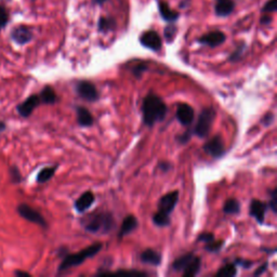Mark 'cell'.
<instances>
[{"instance_id": "obj_32", "label": "cell", "mask_w": 277, "mask_h": 277, "mask_svg": "<svg viewBox=\"0 0 277 277\" xmlns=\"http://www.w3.org/2000/svg\"><path fill=\"white\" fill-rule=\"evenodd\" d=\"M8 21H9L8 10L5 7L0 6V30L5 27V26L8 24Z\"/></svg>"}, {"instance_id": "obj_11", "label": "cell", "mask_w": 277, "mask_h": 277, "mask_svg": "<svg viewBox=\"0 0 277 277\" xmlns=\"http://www.w3.org/2000/svg\"><path fill=\"white\" fill-rule=\"evenodd\" d=\"M177 119L183 126H190L194 120V109L186 103L179 104L177 108Z\"/></svg>"}, {"instance_id": "obj_27", "label": "cell", "mask_w": 277, "mask_h": 277, "mask_svg": "<svg viewBox=\"0 0 277 277\" xmlns=\"http://www.w3.org/2000/svg\"><path fill=\"white\" fill-rule=\"evenodd\" d=\"M153 222L155 225H157V227L160 228L168 227L170 224V216L161 211H157L153 216Z\"/></svg>"}, {"instance_id": "obj_40", "label": "cell", "mask_w": 277, "mask_h": 277, "mask_svg": "<svg viewBox=\"0 0 277 277\" xmlns=\"http://www.w3.org/2000/svg\"><path fill=\"white\" fill-rule=\"evenodd\" d=\"M271 22H272L271 13H263L261 19H260V24H262V25H268Z\"/></svg>"}, {"instance_id": "obj_45", "label": "cell", "mask_w": 277, "mask_h": 277, "mask_svg": "<svg viewBox=\"0 0 277 277\" xmlns=\"http://www.w3.org/2000/svg\"><path fill=\"white\" fill-rule=\"evenodd\" d=\"M107 2V0H92L93 5H98V6H102Z\"/></svg>"}, {"instance_id": "obj_44", "label": "cell", "mask_w": 277, "mask_h": 277, "mask_svg": "<svg viewBox=\"0 0 277 277\" xmlns=\"http://www.w3.org/2000/svg\"><path fill=\"white\" fill-rule=\"evenodd\" d=\"M159 168L164 171V172H167L168 170L171 169V164L170 163H167V162H161L159 163Z\"/></svg>"}, {"instance_id": "obj_34", "label": "cell", "mask_w": 277, "mask_h": 277, "mask_svg": "<svg viewBox=\"0 0 277 277\" xmlns=\"http://www.w3.org/2000/svg\"><path fill=\"white\" fill-rule=\"evenodd\" d=\"M147 71V65L145 63H138L137 65H135L132 69V73L136 78H140L144 72Z\"/></svg>"}, {"instance_id": "obj_23", "label": "cell", "mask_w": 277, "mask_h": 277, "mask_svg": "<svg viewBox=\"0 0 277 277\" xmlns=\"http://www.w3.org/2000/svg\"><path fill=\"white\" fill-rule=\"evenodd\" d=\"M98 29L101 33H108L116 29V21L110 16L100 17L98 23Z\"/></svg>"}, {"instance_id": "obj_12", "label": "cell", "mask_w": 277, "mask_h": 277, "mask_svg": "<svg viewBox=\"0 0 277 277\" xmlns=\"http://www.w3.org/2000/svg\"><path fill=\"white\" fill-rule=\"evenodd\" d=\"M41 103L39 95L37 94H33L30 98L26 99L23 103H21L19 106H17V112L19 114L23 117H29L32 115V113L34 109L36 108L39 104Z\"/></svg>"}, {"instance_id": "obj_47", "label": "cell", "mask_w": 277, "mask_h": 277, "mask_svg": "<svg viewBox=\"0 0 277 277\" xmlns=\"http://www.w3.org/2000/svg\"><path fill=\"white\" fill-rule=\"evenodd\" d=\"M5 128H6V125L3 123V121L2 120H0V132H2V131H4V130H5Z\"/></svg>"}, {"instance_id": "obj_18", "label": "cell", "mask_w": 277, "mask_h": 277, "mask_svg": "<svg viewBox=\"0 0 277 277\" xmlns=\"http://www.w3.org/2000/svg\"><path fill=\"white\" fill-rule=\"evenodd\" d=\"M77 112V123L81 127H91L94 124V118L90 110L84 106H78Z\"/></svg>"}, {"instance_id": "obj_9", "label": "cell", "mask_w": 277, "mask_h": 277, "mask_svg": "<svg viewBox=\"0 0 277 277\" xmlns=\"http://www.w3.org/2000/svg\"><path fill=\"white\" fill-rule=\"evenodd\" d=\"M179 201V192L178 190H172V192L166 194L160 198L158 203V211H161L170 215V213L175 210V208Z\"/></svg>"}, {"instance_id": "obj_30", "label": "cell", "mask_w": 277, "mask_h": 277, "mask_svg": "<svg viewBox=\"0 0 277 277\" xmlns=\"http://www.w3.org/2000/svg\"><path fill=\"white\" fill-rule=\"evenodd\" d=\"M224 245V241L220 240V241H211L209 244H206L205 246V250L208 251V253H219L221 250V248Z\"/></svg>"}, {"instance_id": "obj_21", "label": "cell", "mask_w": 277, "mask_h": 277, "mask_svg": "<svg viewBox=\"0 0 277 277\" xmlns=\"http://www.w3.org/2000/svg\"><path fill=\"white\" fill-rule=\"evenodd\" d=\"M202 267V260L199 257L194 256V258L192 259V261L189 262V264L185 267V270L183 271V276L185 277H193L195 275H197L201 271Z\"/></svg>"}, {"instance_id": "obj_7", "label": "cell", "mask_w": 277, "mask_h": 277, "mask_svg": "<svg viewBox=\"0 0 277 277\" xmlns=\"http://www.w3.org/2000/svg\"><path fill=\"white\" fill-rule=\"evenodd\" d=\"M141 45L147 49H150L154 52H157L162 47L161 38L155 31H146L144 32L140 37Z\"/></svg>"}, {"instance_id": "obj_4", "label": "cell", "mask_w": 277, "mask_h": 277, "mask_svg": "<svg viewBox=\"0 0 277 277\" xmlns=\"http://www.w3.org/2000/svg\"><path fill=\"white\" fill-rule=\"evenodd\" d=\"M215 118V110L212 107L204 108L198 116L197 124L194 128V133L201 138H205L210 132Z\"/></svg>"}, {"instance_id": "obj_25", "label": "cell", "mask_w": 277, "mask_h": 277, "mask_svg": "<svg viewBox=\"0 0 277 277\" xmlns=\"http://www.w3.org/2000/svg\"><path fill=\"white\" fill-rule=\"evenodd\" d=\"M223 211L227 214H237L240 211V203L237 199L230 198L223 206Z\"/></svg>"}, {"instance_id": "obj_38", "label": "cell", "mask_w": 277, "mask_h": 277, "mask_svg": "<svg viewBox=\"0 0 277 277\" xmlns=\"http://www.w3.org/2000/svg\"><path fill=\"white\" fill-rule=\"evenodd\" d=\"M274 114H273V113H271V112H268L267 113V114L262 118V124L264 125V126H270V125H272V123H273V121H274Z\"/></svg>"}, {"instance_id": "obj_29", "label": "cell", "mask_w": 277, "mask_h": 277, "mask_svg": "<svg viewBox=\"0 0 277 277\" xmlns=\"http://www.w3.org/2000/svg\"><path fill=\"white\" fill-rule=\"evenodd\" d=\"M178 33V29L177 26L173 23H169V25H167L166 27L163 30V35H164V39H166L167 42H172L176 38V35Z\"/></svg>"}, {"instance_id": "obj_10", "label": "cell", "mask_w": 277, "mask_h": 277, "mask_svg": "<svg viewBox=\"0 0 277 277\" xmlns=\"http://www.w3.org/2000/svg\"><path fill=\"white\" fill-rule=\"evenodd\" d=\"M225 39H227V37H225L224 33H222L221 31H213V32L205 34L204 36H202L198 39V42L204 46L215 48L222 45V43L225 41Z\"/></svg>"}, {"instance_id": "obj_5", "label": "cell", "mask_w": 277, "mask_h": 277, "mask_svg": "<svg viewBox=\"0 0 277 277\" xmlns=\"http://www.w3.org/2000/svg\"><path fill=\"white\" fill-rule=\"evenodd\" d=\"M76 91L79 97L88 102L99 100V92L95 86L88 80H80L76 85Z\"/></svg>"}, {"instance_id": "obj_1", "label": "cell", "mask_w": 277, "mask_h": 277, "mask_svg": "<svg viewBox=\"0 0 277 277\" xmlns=\"http://www.w3.org/2000/svg\"><path fill=\"white\" fill-rule=\"evenodd\" d=\"M143 120L144 124L149 127H153L156 123L162 121L167 115V105L161 98L156 94L146 95L143 101Z\"/></svg>"}, {"instance_id": "obj_28", "label": "cell", "mask_w": 277, "mask_h": 277, "mask_svg": "<svg viewBox=\"0 0 277 277\" xmlns=\"http://www.w3.org/2000/svg\"><path fill=\"white\" fill-rule=\"evenodd\" d=\"M56 170H57V166H56V167L43 168V169L38 173L37 181L39 182V183H45V182L49 181L52 177L54 176Z\"/></svg>"}, {"instance_id": "obj_17", "label": "cell", "mask_w": 277, "mask_h": 277, "mask_svg": "<svg viewBox=\"0 0 277 277\" xmlns=\"http://www.w3.org/2000/svg\"><path fill=\"white\" fill-rule=\"evenodd\" d=\"M12 38L19 45H25L32 40L33 33L26 26H19L12 32Z\"/></svg>"}, {"instance_id": "obj_13", "label": "cell", "mask_w": 277, "mask_h": 277, "mask_svg": "<svg viewBox=\"0 0 277 277\" xmlns=\"http://www.w3.org/2000/svg\"><path fill=\"white\" fill-rule=\"evenodd\" d=\"M266 211H267V205L265 203L258 201V199H254V201L251 202L249 207V213L251 216H254L258 223L262 224L264 222Z\"/></svg>"}, {"instance_id": "obj_42", "label": "cell", "mask_w": 277, "mask_h": 277, "mask_svg": "<svg viewBox=\"0 0 277 277\" xmlns=\"http://www.w3.org/2000/svg\"><path fill=\"white\" fill-rule=\"evenodd\" d=\"M11 176H12V179H13L14 182H19V181H21V175H20L19 170H17L16 168H12V170H11Z\"/></svg>"}, {"instance_id": "obj_39", "label": "cell", "mask_w": 277, "mask_h": 277, "mask_svg": "<svg viewBox=\"0 0 277 277\" xmlns=\"http://www.w3.org/2000/svg\"><path fill=\"white\" fill-rule=\"evenodd\" d=\"M117 274H121V275H137V276H146L147 274L144 272H140V271H135V270H131V271H125V270H119L116 272Z\"/></svg>"}, {"instance_id": "obj_24", "label": "cell", "mask_w": 277, "mask_h": 277, "mask_svg": "<svg viewBox=\"0 0 277 277\" xmlns=\"http://www.w3.org/2000/svg\"><path fill=\"white\" fill-rule=\"evenodd\" d=\"M40 101L45 104H54L58 100L57 93L53 88H51L50 86H47L46 88H43L39 94Z\"/></svg>"}, {"instance_id": "obj_31", "label": "cell", "mask_w": 277, "mask_h": 277, "mask_svg": "<svg viewBox=\"0 0 277 277\" xmlns=\"http://www.w3.org/2000/svg\"><path fill=\"white\" fill-rule=\"evenodd\" d=\"M246 49V46H245V43H241V45L233 52V53L230 56L229 60L232 61V62H235V61H238L241 59L242 54H244V51Z\"/></svg>"}, {"instance_id": "obj_8", "label": "cell", "mask_w": 277, "mask_h": 277, "mask_svg": "<svg viewBox=\"0 0 277 277\" xmlns=\"http://www.w3.org/2000/svg\"><path fill=\"white\" fill-rule=\"evenodd\" d=\"M204 151L214 158H220L225 153V146L221 135H214L204 145Z\"/></svg>"}, {"instance_id": "obj_41", "label": "cell", "mask_w": 277, "mask_h": 277, "mask_svg": "<svg viewBox=\"0 0 277 277\" xmlns=\"http://www.w3.org/2000/svg\"><path fill=\"white\" fill-rule=\"evenodd\" d=\"M236 264H238V265L242 266V267L246 268V270H247V268H249V267L253 266V264H254V263L251 262V261H247V260H241V259H238V260H236Z\"/></svg>"}, {"instance_id": "obj_37", "label": "cell", "mask_w": 277, "mask_h": 277, "mask_svg": "<svg viewBox=\"0 0 277 277\" xmlns=\"http://www.w3.org/2000/svg\"><path fill=\"white\" fill-rule=\"evenodd\" d=\"M190 135H192V132L186 131L184 133H182L177 136V140L180 144H186L190 140Z\"/></svg>"}, {"instance_id": "obj_15", "label": "cell", "mask_w": 277, "mask_h": 277, "mask_svg": "<svg viewBox=\"0 0 277 277\" xmlns=\"http://www.w3.org/2000/svg\"><path fill=\"white\" fill-rule=\"evenodd\" d=\"M158 10L162 20L168 23H175L180 17V14L177 11L172 10L166 2H161V0H158Z\"/></svg>"}, {"instance_id": "obj_35", "label": "cell", "mask_w": 277, "mask_h": 277, "mask_svg": "<svg viewBox=\"0 0 277 277\" xmlns=\"http://www.w3.org/2000/svg\"><path fill=\"white\" fill-rule=\"evenodd\" d=\"M214 240V235L212 233H203L197 237V241L205 242V244H209V242Z\"/></svg>"}, {"instance_id": "obj_33", "label": "cell", "mask_w": 277, "mask_h": 277, "mask_svg": "<svg viewBox=\"0 0 277 277\" xmlns=\"http://www.w3.org/2000/svg\"><path fill=\"white\" fill-rule=\"evenodd\" d=\"M276 10H277L276 0H268L262 8L263 13H274Z\"/></svg>"}, {"instance_id": "obj_36", "label": "cell", "mask_w": 277, "mask_h": 277, "mask_svg": "<svg viewBox=\"0 0 277 277\" xmlns=\"http://www.w3.org/2000/svg\"><path fill=\"white\" fill-rule=\"evenodd\" d=\"M268 206H270L272 211L276 213L277 211V189L276 188H274L271 192V201L270 203H268Z\"/></svg>"}, {"instance_id": "obj_2", "label": "cell", "mask_w": 277, "mask_h": 277, "mask_svg": "<svg viewBox=\"0 0 277 277\" xmlns=\"http://www.w3.org/2000/svg\"><path fill=\"white\" fill-rule=\"evenodd\" d=\"M102 248H103L102 244H100V242H95V244L82 249L78 254L66 255L63 258L62 263H61L59 266V271L63 272V271L69 270V268H72L74 266L80 265L81 263H84L86 261L87 259H90L97 254H99Z\"/></svg>"}, {"instance_id": "obj_3", "label": "cell", "mask_w": 277, "mask_h": 277, "mask_svg": "<svg viewBox=\"0 0 277 277\" xmlns=\"http://www.w3.org/2000/svg\"><path fill=\"white\" fill-rule=\"evenodd\" d=\"M114 225H115L114 218H113V215L108 212H102L90 215L88 219H86V221H84V227L86 231L93 234L97 233L107 234L114 229Z\"/></svg>"}, {"instance_id": "obj_20", "label": "cell", "mask_w": 277, "mask_h": 277, "mask_svg": "<svg viewBox=\"0 0 277 277\" xmlns=\"http://www.w3.org/2000/svg\"><path fill=\"white\" fill-rule=\"evenodd\" d=\"M141 261L146 264L157 266L161 263V255L154 249H146L140 256Z\"/></svg>"}, {"instance_id": "obj_16", "label": "cell", "mask_w": 277, "mask_h": 277, "mask_svg": "<svg viewBox=\"0 0 277 277\" xmlns=\"http://www.w3.org/2000/svg\"><path fill=\"white\" fill-rule=\"evenodd\" d=\"M94 203V195L90 190L85 192L75 202V209L77 212L84 213L87 211Z\"/></svg>"}, {"instance_id": "obj_22", "label": "cell", "mask_w": 277, "mask_h": 277, "mask_svg": "<svg viewBox=\"0 0 277 277\" xmlns=\"http://www.w3.org/2000/svg\"><path fill=\"white\" fill-rule=\"evenodd\" d=\"M194 254L193 253H188L184 256H182L180 258H178L175 262L172 264V268L176 272H183L185 270V267L189 264V262L192 261V259L194 258Z\"/></svg>"}, {"instance_id": "obj_6", "label": "cell", "mask_w": 277, "mask_h": 277, "mask_svg": "<svg viewBox=\"0 0 277 277\" xmlns=\"http://www.w3.org/2000/svg\"><path fill=\"white\" fill-rule=\"evenodd\" d=\"M17 212H19V214L25 220H27L35 224H38L42 228H47V222L45 218H43V216L37 210H35L31 206L22 204L17 207Z\"/></svg>"}, {"instance_id": "obj_43", "label": "cell", "mask_w": 277, "mask_h": 277, "mask_svg": "<svg viewBox=\"0 0 277 277\" xmlns=\"http://www.w3.org/2000/svg\"><path fill=\"white\" fill-rule=\"evenodd\" d=\"M267 266H268V263L267 262H265V263H263L261 266H260L259 268H258V270L254 273V275L255 276H258V275H262L265 271H266V268H267Z\"/></svg>"}, {"instance_id": "obj_19", "label": "cell", "mask_w": 277, "mask_h": 277, "mask_svg": "<svg viewBox=\"0 0 277 277\" xmlns=\"http://www.w3.org/2000/svg\"><path fill=\"white\" fill-rule=\"evenodd\" d=\"M138 227V222L134 215H127L125 220L121 224V228L119 230V237H124L126 235H129L130 233H132L134 230H136Z\"/></svg>"}, {"instance_id": "obj_26", "label": "cell", "mask_w": 277, "mask_h": 277, "mask_svg": "<svg viewBox=\"0 0 277 277\" xmlns=\"http://www.w3.org/2000/svg\"><path fill=\"white\" fill-rule=\"evenodd\" d=\"M236 274H237L236 264L229 263V264H225L224 266H222L220 270L216 272L215 276H219V277H234V276H236Z\"/></svg>"}, {"instance_id": "obj_14", "label": "cell", "mask_w": 277, "mask_h": 277, "mask_svg": "<svg viewBox=\"0 0 277 277\" xmlns=\"http://www.w3.org/2000/svg\"><path fill=\"white\" fill-rule=\"evenodd\" d=\"M234 9H235V3L233 0H215L214 12L220 17L229 16Z\"/></svg>"}, {"instance_id": "obj_46", "label": "cell", "mask_w": 277, "mask_h": 277, "mask_svg": "<svg viewBox=\"0 0 277 277\" xmlns=\"http://www.w3.org/2000/svg\"><path fill=\"white\" fill-rule=\"evenodd\" d=\"M15 275H16V276H26V277H31V274H30V273L22 272V271H16V272H15Z\"/></svg>"}]
</instances>
